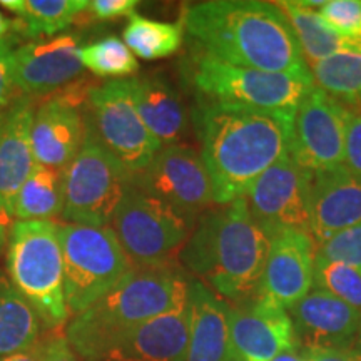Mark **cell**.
<instances>
[{"instance_id":"26","label":"cell","mask_w":361,"mask_h":361,"mask_svg":"<svg viewBox=\"0 0 361 361\" xmlns=\"http://www.w3.org/2000/svg\"><path fill=\"white\" fill-rule=\"evenodd\" d=\"M40 328L39 316L0 271V358L34 346L40 340Z\"/></svg>"},{"instance_id":"9","label":"cell","mask_w":361,"mask_h":361,"mask_svg":"<svg viewBox=\"0 0 361 361\" xmlns=\"http://www.w3.org/2000/svg\"><path fill=\"white\" fill-rule=\"evenodd\" d=\"M84 141L78 156L62 171L64 209L69 224L107 228L130 184V176L104 149L84 123Z\"/></svg>"},{"instance_id":"17","label":"cell","mask_w":361,"mask_h":361,"mask_svg":"<svg viewBox=\"0 0 361 361\" xmlns=\"http://www.w3.org/2000/svg\"><path fill=\"white\" fill-rule=\"evenodd\" d=\"M288 313L303 351L350 350L361 329L360 311L319 288H313Z\"/></svg>"},{"instance_id":"28","label":"cell","mask_w":361,"mask_h":361,"mask_svg":"<svg viewBox=\"0 0 361 361\" xmlns=\"http://www.w3.org/2000/svg\"><path fill=\"white\" fill-rule=\"evenodd\" d=\"M184 25L180 22H162L133 13L126 25L123 40L135 57L157 61L178 52L184 40Z\"/></svg>"},{"instance_id":"40","label":"cell","mask_w":361,"mask_h":361,"mask_svg":"<svg viewBox=\"0 0 361 361\" xmlns=\"http://www.w3.org/2000/svg\"><path fill=\"white\" fill-rule=\"evenodd\" d=\"M271 361H308V356L303 351H298L296 350H290V351H284V353H279L276 358H273Z\"/></svg>"},{"instance_id":"29","label":"cell","mask_w":361,"mask_h":361,"mask_svg":"<svg viewBox=\"0 0 361 361\" xmlns=\"http://www.w3.org/2000/svg\"><path fill=\"white\" fill-rule=\"evenodd\" d=\"M314 87L343 106L361 102V52L341 51L310 67Z\"/></svg>"},{"instance_id":"23","label":"cell","mask_w":361,"mask_h":361,"mask_svg":"<svg viewBox=\"0 0 361 361\" xmlns=\"http://www.w3.org/2000/svg\"><path fill=\"white\" fill-rule=\"evenodd\" d=\"M129 82L139 116L161 147L183 144L188 111L178 89L161 74L137 75Z\"/></svg>"},{"instance_id":"7","label":"cell","mask_w":361,"mask_h":361,"mask_svg":"<svg viewBox=\"0 0 361 361\" xmlns=\"http://www.w3.org/2000/svg\"><path fill=\"white\" fill-rule=\"evenodd\" d=\"M64 255L66 301L71 316H78L111 291L134 269L111 226L59 224Z\"/></svg>"},{"instance_id":"33","label":"cell","mask_w":361,"mask_h":361,"mask_svg":"<svg viewBox=\"0 0 361 361\" xmlns=\"http://www.w3.org/2000/svg\"><path fill=\"white\" fill-rule=\"evenodd\" d=\"M316 256L361 269V224L345 229L316 246Z\"/></svg>"},{"instance_id":"4","label":"cell","mask_w":361,"mask_h":361,"mask_svg":"<svg viewBox=\"0 0 361 361\" xmlns=\"http://www.w3.org/2000/svg\"><path fill=\"white\" fill-rule=\"evenodd\" d=\"M191 279L174 264L134 266L101 300L66 328L72 350L84 361H102L121 336L144 322L189 303Z\"/></svg>"},{"instance_id":"8","label":"cell","mask_w":361,"mask_h":361,"mask_svg":"<svg viewBox=\"0 0 361 361\" xmlns=\"http://www.w3.org/2000/svg\"><path fill=\"white\" fill-rule=\"evenodd\" d=\"M196 223L130 183L111 228L134 266H168Z\"/></svg>"},{"instance_id":"15","label":"cell","mask_w":361,"mask_h":361,"mask_svg":"<svg viewBox=\"0 0 361 361\" xmlns=\"http://www.w3.org/2000/svg\"><path fill=\"white\" fill-rule=\"evenodd\" d=\"M229 335L234 361H271L298 348L290 313L258 296L229 310Z\"/></svg>"},{"instance_id":"12","label":"cell","mask_w":361,"mask_h":361,"mask_svg":"<svg viewBox=\"0 0 361 361\" xmlns=\"http://www.w3.org/2000/svg\"><path fill=\"white\" fill-rule=\"evenodd\" d=\"M130 183L192 221L213 209L211 206H218L204 161L186 144L162 147L142 173L130 178Z\"/></svg>"},{"instance_id":"14","label":"cell","mask_w":361,"mask_h":361,"mask_svg":"<svg viewBox=\"0 0 361 361\" xmlns=\"http://www.w3.org/2000/svg\"><path fill=\"white\" fill-rule=\"evenodd\" d=\"M316 243L310 233L290 231L271 239L258 298L290 311L314 288Z\"/></svg>"},{"instance_id":"32","label":"cell","mask_w":361,"mask_h":361,"mask_svg":"<svg viewBox=\"0 0 361 361\" xmlns=\"http://www.w3.org/2000/svg\"><path fill=\"white\" fill-rule=\"evenodd\" d=\"M318 13L340 37L361 45V0H326Z\"/></svg>"},{"instance_id":"39","label":"cell","mask_w":361,"mask_h":361,"mask_svg":"<svg viewBox=\"0 0 361 361\" xmlns=\"http://www.w3.org/2000/svg\"><path fill=\"white\" fill-rule=\"evenodd\" d=\"M0 361H44V340H39L27 350L2 356Z\"/></svg>"},{"instance_id":"2","label":"cell","mask_w":361,"mask_h":361,"mask_svg":"<svg viewBox=\"0 0 361 361\" xmlns=\"http://www.w3.org/2000/svg\"><path fill=\"white\" fill-rule=\"evenodd\" d=\"M192 121L218 206L245 197L291 149L295 117L197 101Z\"/></svg>"},{"instance_id":"5","label":"cell","mask_w":361,"mask_h":361,"mask_svg":"<svg viewBox=\"0 0 361 361\" xmlns=\"http://www.w3.org/2000/svg\"><path fill=\"white\" fill-rule=\"evenodd\" d=\"M6 269L12 286L44 326L59 328L69 322L57 223L16 221L7 233Z\"/></svg>"},{"instance_id":"38","label":"cell","mask_w":361,"mask_h":361,"mask_svg":"<svg viewBox=\"0 0 361 361\" xmlns=\"http://www.w3.org/2000/svg\"><path fill=\"white\" fill-rule=\"evenodd\" d=\"M308 361H361L353 350H318L305 351Z\"/></svg>"},{"instance_id":"43","label":"cell","mask_w":361,"mask_h":361,"mask_svg":"<svg viewBox=\"0 0 361 361\" xmlns=\"http://www.w3.org/2000/svg\"><path fill=\"white\" fill-rule=\"evenodd\" d=\"M351 350H353L355 353L360 356V360H361V329H360L358 336H356V340H355V343H353V348H351Z\"/></svg>"},{"instance_id":"3","label":"cell","mask_w":361,"mask_h":361,"mask_svg":"<svg viewBox=\"0 0 361 361\" xmlns=\"http://www.w3.org/2000/svg\"><path fill=\"white\" fill-rule=\"evenodd\" d=\"M269 245L241 197L202 214L179 258L219 298L239 305L258 295Z\"/></svg>"},{"instance_id":"6","label":"cell","mask_w":361,"mask_h":361,"mask_svg":"<svg viewBox=\"0 0 361 361\" xmlns=\"http://www.w3.org/2000/svg\"><path fill=\"white\" fill-rule=\"evenodd\" d=\"M189 75L197 101L290 117L314 89L313 80L226 64L201 52L191 61Z\"/></svg>"},{"instance_id":"34","label":"cell","mask_w":361,"mask_h":361,"mask_svg":"<svg viewBox=\"0 0 361 361\" xmlns=\"http://www.w3.org/2000/svg\"><path fill=\"white\" fill-rule=\"evenodd\" d=\"M348 121H346L345 141V168L361 174V102L346 106Z\"/></svg>"},{"instance_id":"31","label":"cell","mask_w":361,"mask_h":361,"mask_svg":"<svg viewBox=\"0 0 361 361\" xmlns=\"http://www.w3.org/2000/svg\"><path fill=\"white\" fill-rule=\"evenodd\" d=\"M314 288L331 293L361 313V269L316 256Z\"/></svg>"},{"instance_id":"1","label":"cell","mask_w":361,"mask_h":361,"mask_svg":"<svg viewBox=\"0 0 361 361\" xmlns=\"http://www.w3.org/2000/svg\"><path fill=\"white\" fill-rule=\"evenodd\" d=\"M180 20L200 52L216 61L313 80L295 32L274 2L206 0L184 8Z\"/></svg>"},{"instance_id":"22","label":"cell","mask_w":361,"mask_h":361,"mask_svg":"<svg viewBox=\"0 0 361 361\" xmlns=\"http://www.w3.org/2000/svg\"><path fill=\"white\" fill-rule=\"evenodd\" d=\"M191 328L186 361H234L229 335V306L204 283L189 288Z\"/></svg>"},{"instance_id":"16","label":"cell","mask_w":361,"mask_h":361,"mask_svg":"<svg viewBox=\"0 0 361 361\" xmlns=\"http://www.w3.org/2000/svg\"><path fill=\"white\" fill-rule=\"evenodd\" d=\"M79 47L78 34H59L16 47L12 56L16 89L27 97L45 96L78 79L84 71Z\"/></svg>"},{"instance_id":"19","label":"cell","mask_w":361,"mask_h":361,"mask_svg":"<svg viewBox=\"0 0 361 361\" xmlns=\"http://www.w3.org/2000/svg\"><path fill=\"white\" fill-rule=\"evenodd\" d=\"M361 224V174L345 166L313 174L311 236L316 246Z\"/></svg>"},{"instance_id":"11","label":"cell","mask_w":361,"mask_h":361,"mask_svg":"<svg viewBox=\"0 0 361 361\" xmlns=\"http://www.w3.org/2000/svg\"><path fill=\"white\" fill-rule=\"evenodd\" d=\"M313 173L301 168L288 152L247 189V209L269 239L298 231L311 234Z\"/></svg>"},{"instance_id":"25","label":"cell","mask_w":361,"mask_h":361,"mask_svg":"<svg viewBox=\"0 0 361 361\" xmlns=\"http://www.w3.org/2000/svg\"><path fill=\"white\" fill-rule=\"evenodd\" d=\"M0 6L16 13L13 27L29 39L47 37L69 29L89 0H0Z\"/></svg>"},{"instance_id":"37","label":"cell","mask_w":361,"mask_h":361,"mask_svg":"<svg viewBox=\"0 0 361 361\" xmlns=\"http://www.w3.org/2000/svg\"><path fill=\"white\" fill-rule=\"evenodd\" d=\"M44 361H79L66 335L44 338Z\"/></svg>"},{"instance_id":"24","label":"cell","mask_w":361,"mask_h":361,"mask_svg":"<svg viewBox=\"0 0 361 361\" xmlns=\"http://www.w3.org/2000/svg\"><path fill=\"white\" fill-rule=\"evenodd\" d=\"M274 4L291 25L308 67L341 51L361 52L360 44L343 39L335 30L329 29L318 11L303 7L298 0H281Z\"/></svg>"},{"instance_id":"42","label":"cell","mask_w":361,"mask_h":361,"mask_svg":"<svg viewBox=\"0 0 361 361\" xmlns=\"http://www.w3.org/2000/svg\"><path fill=\"white\" fill-rule=\"evenodd\" d=\"M6 243H7V229H6V224L0 223V251L6 247Z\"/></svg>"},{"instance_id":"35","label":"cell","mask_w":361,"mask_h":361,"mask_svg":"<svg viewBox=\"0 0 361 361\" xmlns=\"http://www.w3.org/2000/svg\"><path fill=\"white\" fill-rule=\"evenodd\" d=\"M16 49V37H6L0 40V119L6 114L11 104L13 102V71H12V56Z\"/></svg>"},{"instance_id":"27","label":"cell","mask_w":361,"mask_h":361,"mask_svg":"<svg viewBox=\"0 0 361 361\" xmlns=\"http://www.w3.org/2000/svg\"><path fill=\"white\" fill-rule=\"evenodd\" d=\"M62 171L35 166L13 202L16 221H52L62 216Z\"/></svg>"},{"instance_id":"21","label":"cell","mask_w":361,"mask_h":361,"mask_svg":"<svg viewBox=\"0 0 361 361\" xmlns=\"http://www.w3.org/2000/svg\"><path fill=\"white\" fill-rule=\"evenodd\" d=\"M84 114L72 101L52 99L34 112L32 147L35 162L64 171L84 141Z\"/></svg>"},{"instance_id":"36","label":"cell","mask_w":361,"mask_h":361,"mask_svg":"<svg viewBox=\"0 0 361 361\" xmlns=\"http://www.w3.org/2000/svg\"><path fill=\"white\" fill-rule=\"evenodd\" d=\"M139 6V0H89L87 11L99 20H112L130 17Z\"/></svg>"},{"instance_id":"20","label":"cell","mask_w":361,"mask_h":361,"mask_svg":"<svg viewBox=\"0 0 361 361\" xmlns=\"http://www.w3.org/2000/svg\"><path fill=\"white\" fill-rule=\"evenodd\" d=\"M189 303L144 322L117 340L102 361H186Z\"/></svg>"},{"instance_id":"10","label":"cell","mask_w":361,"mask_h":361,"mask_svg":"<svg viewBox=\"0 0 361 361\" xmlns=\"http://www.w3.org/2000/svg\"><path fill=\"white\" fill-rule=\"evenodd\" d=\"M84 104V123L97 142L130 178L142 173L162 147L139 116L129 79L89 89Z\"/></svg>"},{"instance_id":"30","label":"cell","mask_w":361,"mask_h":361,"mask_svg":"<svg viewBox=\"0 0 361 361\" xmlns=\"http://www.w3.org/2000/svg\"><path fill=\"white\" fill-rule=\"evenodd\" d=\"M78 56L84 69H89L97 78L126 80L135 78V72L139 71L137 57L124 40L116 35L80 45Z\"/></svg>"},{"instance_id":"18","label":"cell","mask_w":361,"mask_h":361,"mask_svg":"<svg viewBox=\"0 0 361 361\" xmlns=\"http://www.w3.org/2000/svg\"><path fill=\"white\" fill-rule=\"evenodd\" d=\"M34 106L30 97L13 99L0 119V216L13 218V202L37 166L32 147Z\"/></svg>"},{"instance_id":"41","label":"cell","mask_w":361,"mask_h":361,"mask_svg":"<svg viewBox=\"0 0 361 361\" xmlns=\"http://www.w3.org/2000/svg\"><path fill=\"white\" fill-rule=\"evenodd\" d=\"M13 22H11V19H7L2 12H0V40L7 37V32L12 29Z\"/></svg>"},{"instance_id":"13","label":"cell","mask_w":361,"mask_h":361,"mask_svg":"<svg viewBox=\"0 0 361 361\" xmlns=\"http://www.w3.org/2000/svg\"><path fill=\"white\" fill-rule=\"evenodd\" d=\"M346 121V106L314 87L296 111L293 159L313 174L345 166Z\"/></svg>"}]
</instances>
